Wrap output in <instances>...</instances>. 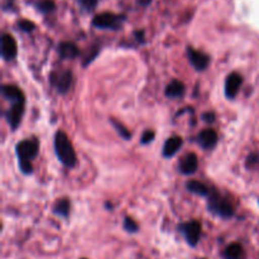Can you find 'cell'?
Instances as JSON below:
<instances>
[{"label": "cell", "instance_id": "1", "mask_svg": "<svg viewBox=\"0 0 259 259\" xmlns=\"http://www.w3.org/2000/svg\"><path fill=\"white\" fill-rule=\"evenodd\" d=\"M38 152H39V141L35 137L23 139L15 146V153L19 161V168L22 174H33L32 161L38 156Z\"/></svg>", "mask_w": 259, "mask_h": 259}, {"label": "cell", "instance_id": "2", "mask_svg": "<svg viewBox=\"0 0 259 259\" xmlns=\"http://www.w3.org/2000/svg\"><path fill=\"white\" fill-rule=\"evenodd\" d=\"M55 152L58 161L67 168H73L77 164V156L67 134L58 131L55 136Z\"/></svg>", "mask_w": 259, "mask_h": 259}, {"label": "cell", "instance_id": "3", "mask_svg": "<svg viewBox=\"0 0 259 259\" xmlns=\"http://www.w3.org/2000/svg\"><path fill=\"white\" fill-rule=\"evenodd\" d=\"M207 209L211 214L218 215L223 219H230L234 215L233 205L215 190H211V194L207 197Z\"/></svg>", "mask_w": 259, "mask_h": 259}, {"label": "cell", "instance_id": "4", "mask_svg": "<svg viewBox=\"0 0 259 259\" xmlns=\"http://www.w3.org/2000/svg\"><path fill=\"white\" fill-rule=\"evenodd\" d=\"M125 17L124 15L114 14V13L105 12L95 15L93 19V25L99 29H109V30H118L123 25Z\"/></svg>", "mask_w": 259, "mask_h": 259}, {"label": "cell", "instance_id": "5", "mask_svg": "<svg viewBox=\"0 0 259 259\" xmlns=\"http://www.w3.org/2000/svg\"><path fill=\"white\" fill-rule=\"evenodd\" d=\"M72 72L68 68L55 70L50 75V82L60 94H67L72 86Z\"/></svg>", "mask_w": 259, "mask_h": 259}, {"label": "cell", "instance_id": "6", "mask_svg": "<svg viewBox=\"0 0 259 259\" xmlns=\"http://www.w3.org/2000/svg\"><path fill=\"white\" fill-rule=\"evenodd\" d=\"M179 232L184 235L185 240L190 247H196L201 239V224L196 220H190V222L182 223L179 225Z\"/></svg>", "mask_w": 259, "mask_h": 259}, {"label": "cell", "instance_id": "7", "mask_svg": "<svg viewBox=\"0 0 259 259\" xmlns=\"http://www.w3.org/2000/svg\"><path fill=\"white\" fill-rule=\"evenodd\" d=\"M187 57H189L190 63H191V65L194 66L195 70L199 71V72L206 70L210 65V61H211L209 55L201 52V51L195 50L194 47H187Z\"/></svg>", "mask_w": 259, "mask_h": 259}, {"label": "cell", "instance_id": "8", "mask_svg": "<svg viewBox=\"0 0 259 259\" xmlns=\"http://www.w3.org/2000/svg\"><path fill=\"white\" fill-rule=\"evenodd\" d=\"M242 83L243 77L238 72H232L230 75H228L224 83L225 96H227L228 99H230V100L237 98L238 93H239L240 88H242Z\"/></svg>", "mask_w": 259, "mask_h": 259}, {"label": "cell", "instance_id": "9", "mask_svg": "<svg viewBox=\"0 0 259 259\" xmlns=\"http://www.w3.org/2000/svg\"><path fill=\"white\" fill-rule=\"evenodd\" d=\"M23 115H24V104L23 103L12 104V106L8 109L7 113H5V118H7L8 124L13 131H15L20 125Z\"/></svg>", "mask_w": 259, "mask_h": 259}, {"label": "cell", "instance_id": "10", "mask_svg": "<svg viewBox=\"0 0 259 259\" xmlns=\"http://www.w3.org/2000/svg\"><path fill=\"white\" fill-rule=\"evenodd\" d=\"M18 46L14 37L4 33L2 37V57L4 61H12L17 57Z\"/></svg>", "mask_w": 259, "mask_h": 259}, {"label": "cell", "instance_id": "11", "mask_svg": "<svg viewBox=\"0 0 259 259\" xmlns=\"http://www.w3.org/2000/svg\"><path fill=\"white\" fill-rule=\"evenodd\" d=\"M197 167H199V159H197V156L195 153H189L180 161L179 171L181 172L182 175L190 176V175L196 172Z\"/></svg>", "mask_w": 259, "mask_h": 259}, {"label": "cell", "instance_id": "12", "mask_svg": "<svg viewBox=\"0 0 259 259\" xmlns=\"http://www.w3.org/2000/svg\"><path fill=\"white\" fill-rule=\"evenodd\" d=\"M197 143L204 149L215 148V146L218 143V133L214 129H204L197 136Z\"/></svg>", "mask_w": 259, "mask_h": 259}, {"label": "cell", "instance_id": "13", "mask_svg": "<svg viewBox=\"0 0 259 259\" xmlns=\"http://www.w3.org/2000/svg\"><path fill=\"white\" fill-rule=\"evenodd\" d=\"M182 144H184V139L181 137H169L166 142H164L163 149H162V153L166 158H172L177 152L181 149Z\"/></svg>", "mask_w": 259, "mask_h": 259}, {"label": "cell", "instance_id": "14", "mask_svg": "<svg viewBox=\"0 0 259 259\" xmlns=\"http://www.w3.org/2000/svg\"><path fill=\"white\" fill-rule=\"evenodd\" d=\"M2 94L8 101H12L13 104L15 103H23L25 104V98L23 91L19 88L13 85H4L2 88Z\"/></svg>", "mask_w": 259, "mask_h": 259}, {"label": "cell", "instance_id": "15", "mask_svg": "<svg viewBox=\"0 0 259 259\" xmlns=\"http://www.w3.org/2000/svg\"><path fill=\"white\" fill-rule=\"evenodd\" d=\"M57 52L62 60H73L80 55V50L72 42H61L57 47Z\"/></svg>", "mask_w": 259, "mask_h": 259}, {"label": "cell", "instance_id": "16", "mask_svg": "<svg viewBox=\"0 0 259 259\" xmlns=\"http://www.w3.org/2000/svg\"><path fill=\"white\" fill-rule=\"evenodd\" d=\"M185 91H186V88H185L184 82H181L180 80H172L171 82L167 85L164 94H166L167 98L177 99L182 98V96L185 95Z\"/></svg>", "mask_w": 259, "mask_h": 259}, {"label": "cell", "instance_id": "17", "mask_svg": "<svg viewBox=\"0 0 259 259\" xmlns=\"http://www.w3.org/2000/svg\"><path fill=\"white\" fill-rule=\"evenodd\" d=\"M187 191H190L191 194L197 195V196L201 197H209V195L211 194V190L206 186L205 184H202L201 181H197V180H192L186 184Z\"/></svg>", "mask_w": 259, "mask_h": 259}, {"label": "cell", "instance_id": "18", "mask_svg": "<svg viewBox=\"0 0 259 259\" xmlns=\"http://www.w3.org/2000/svg\"><path fill=\"white\" fill-rule=\"evenodd\" d=\"M224 259H245L244 248L239 243H232L223 252Z\"/></svg>", "mask_w": 259, "mask_h": 259}, {"label": "cell", "instance_id": "19", "mask_svg": "<svg viewBox=\"0 0 259 259\" xmlns=\"http://www.w3.org/2000/svg\"><path fill=\"white\" fill-rule=\"evenodd\" d=\"M53 214H56L57 217L61 218H68L70 215V210H71V202L70 200L63 197V199H58L57 201L55 202L52 207Z\"/></svg>", "mask_w": 259, "mask_h": 259}, {"label": "cell", "instance_id": "20", "mask_svg": "<svg viewBox=\"0 0 259 259\" xmlns=\"http://www.w3.org/2000/svg\"><path fill=\"white\" fill-rule=\"evenodd\" d=\"M33 5L42 14H50V13L55 12L56 9V4L53 0H37V2L33 3Z\"/></svg>", "mask_w": 259, "mask_h": 259}, {"label": "cell", "instance_id": "21", "mask_svg": "<svg viewBox=\"0 0 259 259\" xmlns=\"http://www.w3.org/2000/svg\"><path fill=\"white\" fill-rule=\"evenodd\" d=\"M110 124L114 126V129H115V131H116V133H118L119 136L121 137V138L125 139V141H129V139L132 138V133H131V132H129L128 129H126L125 126L123 125V124L119 123V121L116 120V119L110 118Z\"/></svg>", "mask_w": 259, "mask_h": 259}, {"label": "cell", "instance_id": "22", "mask_svg": "<svg viewBox=\"0 0 259 259\" xmlns=\"http://www.w3.org/2000/svg\"><path fill=\"white\" fill-rule=\"evenodd\" d=\"M123 227L126 232L132 233V234H134V233H138V230H139V225L137 224L136 220L132 219V218H129V217L124 218Z\"/></svg>", "mask_w": 259, "mask_h": 259}, {"label": "cell", "instance_id": "23", "mask_svg": "<svg viewBox=\"0 0 259 259\" xmlns=\"http://www.w3.org/2000/svg\"><path fill=\"white\" fill-rule=\"evenodd\" d=\"M17 27L19 28L22 32H25V33H30L35 29L34 23L30 22V20H27V19L19 20V22L17 23Z\"/></svg>", "mask_w": 259, "mask_h": 259}, {"label": "cell", "instance_id": "24", "mask_svg": "<svg viewBox=\"0 0 259 259\" xmlns=\"http://www.w3.org/2000/svg\"><path fill=\"white\" fill-rule=\"evenodd\" d=\"M99 0H77V3L80 4V7L82 8L86 12H91L96 8Z\"/></svg>", "mask_w": 259, "mask_h": 259}, {"label": "cell", "instance_id": "25", "mask_svg": "<svg viewBox=\"0 0 259 259\" xmlns=\"http://www.w3.org/2000/svg\"><path fill=\"white\" fill-rule=\"evenodd\" d=\"M154 137H156L154 132L151 131V129H147V131H144L143 134H142L141 143L144 144V146H146V144L152 143V142H153V139H154Z\"/></svg>", "mask_w": 259, "mask_h": 259}, {"label": "cell", "instance_id": "26", "mask_svg": "<svg viewBox=\"0 0 259 259\" xmlns=\"http://www.w3.org/2000/svg\"><path fill=\"white\" fill-rule=\"evenodd\" d=\"M98 55H99V47L91 48V51L89 52V55H86L85 57H83V61H82L83 67H86L88 65H90V63L94 61V58H95Z\"/></svg>", "mask_w": 259, "mask_h": 259}, {"label": "cell", "instance_id": "27", "mask_svg": "<svg viewBox=\"0 0 259 259\" xmlns=\"http://www.w3.org/2000/svg\"><path fill=\"white\" fill-rule=\"evenodd\" d=\"M257 163H259V154L257 153L250 154L247 159V167L252 168V167H254Z\"/></svg>", "mask_w": 259, "mask_h": 259}, {"label": "cell", "instance_id": "28", "mask_svg": "<svg viewBox=\"0 0 259 259\" xmlns=\"http://www.w3.org/2000/svg\"><path fill=\"white\" fill-rule=\"evenodd\" d=\"M202 120L206 121V123H214L215 119H217V115H215V113H212V111H206V113H204L201 115Z\"/></svg>", "mask_w": 259, "mask_h": 259}, {"label": "cell", "instance_id": "29", "mask_svg": "<svg viewBox=\"0 0 259 259\" xmlns=\"http://www.w3.org/2000/svg\"><path fill=\"white\" fill-rule=\"evenodd\" d=\"M134 35L139 43H144V30H137L134 32Z\"/></svg>", "mask_w": 259, "mask_h": 259}, {"label": "cell", "instance_id": "30", "mask_svg": "<svg viewBox=\"0 0 259 259\" xmlns=\"http://www.w3.org/2000/svg\"><path fill=\"white\" fill-rule=\"evenodd\" d=\"M137 3L142 7H148L149 4H152V0H137Z\"/></svg>", "mask_w": 259, "mask_h": 259}, {"label": "cell", "instance_id": "31", "mask_svg": "<svg viewBox=\"0 0 259 259\" xmlns=\"http://www.w3.org/2000/svg\"><path fill=\"white\" fill-rule=\"evenodd\" d=\"M81 259H86V258H81Z\"/></svg>", "mask_w": 259, "mask_h": 259}]
</instances>
